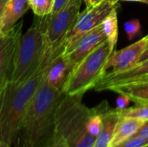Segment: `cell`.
Here are the masks:
<instances>
[{"instance_id": "obj_14", "label": "cell", "mask_w": 148, "mask_h": 147, "mask_svg": "<svg viewBox=\"0 0 148 147\" xmlns=\"http://www.w3.org/2000/svg\"><path fill=\"white\" fill-rule=\"evenodd\" d=\"M121 120L120 111L109 107L106 108L102 116V126L99 135L96 138L94 147H111L114 134Z\"/></svg>"}, {"instance_id": "obj_19", "label": "cell", "mask_w": 148, "mask_h": 147, "mask_svg": "<svg viewBox=\"0 0 148 147\" xmlns=\"http://www.w3.org/2000/svg\"><path fill=\"white\" fill-rule=\"evenodd\" d=\"M119 111L121 117H130L143 121L148 120V104H137L134 107Z\"/></svg>"}, {"instance_id": "obj_29", "label": "cell", "mask_w": 148, "mask_h": 147, "mask_svg": "<svg viewBox=\"0 0 148 147\" xmlns=\"http://www.w3.org/2000/svg\"><path fill=\"white\" fill-rule=\"evenodd\" d=\"M120 1H125V2H136V3H143L148 4V0H120Z\"/></svg>"}, {"instance_id": "obj_31", "label": "cell", "mask_w": 148, "mask_h": 147, "mask_svg": "<svg viewBox=\"0 0 148 147\" xmlns=\"http://www.w3.org/2000/svg\"><path fill=\"white\" fill-rule=\"evenodd\" d=\"M111 1H113L114 3H118V2H119L120 0H111Z\"/></svg>"}, {"instance_id": "obj_13", "label": "cell", "mask_w": 148, "mask_h": 147, "mask_svg": "<svg viewBox=\"0 0 148 147\" xmlns=\"http://www.w3.org/2000/svg\"><path fill=\"white\" fill-rule=\"evenodd\" d=\"M29 9L28 0H8L0 16V36L7 34Z\"/></svg>"}, {"instance_id": "obj_3", "label": "cell", "mask_w": 148, "mask_h": 147, "mask_svg": "<svg viewBox=\"0 0 148 147\" xmlns=\"http://www.w3.org/2000/svg\"><path fill=\"white\" fill-rule=\"evenodd\" d=\"M82 96L63 94L55 113L54 135L65 147H94L96 137L87 129L91 109L82 102Z\"/></svg>"}, {"instance_id": "obj_8", "label": "cell", "mask_w": 148, "mask_h": 147, "mask_svg": "<svg viewBox=\"0 0 148 147\" xmlns=\"http://www.w3.org/2000/svg\"><path fill=\"white\" fill-rule=\"evenodd\" d=\"M23 22L0 36V91L10 79L16 46L22 35Z\"/></svg>"}, {"instance_id": "obj_32", "label": "cell", "mask_w": 148, "mask_h": 147, "mask_svg": "<svg viewBox=\"0 0 148 147\" xmlns=\"http://www.w3.org/2000/svg\"><path fill=\"white\" fill-rule=\"evenodd\" d=\"M141 147H148V144L147 145H145V146H141Z\"/></svg>"}, {"instance_id": "obj_5", "label": "cell", "mask_w": 148, "mask_h": 147, "mask_svg": "<svg viewBox=\"0 0 148 147\" xmlns=\"http://www.w3.org/2000/svg\"><path fill=\"white\" fill-rule=\"evenodd\" d=\"M114 48L106 40L78 65H76L63 89V94L72 96L83 94L95 87L106 74V64Z\"/></svg>"}, {"instance_id": "obj_6", "label": "cell", "mask_w": 148, "mask_h": 147, "mask_svg": "<svg viewBox=\"0 0 148 147\" xmlns=\"http://www.w3.org/2000/svg\"><path fill=\"white\" fill-rule=\"evenodd\" d=\"M83 0H71L64 8L45 17L43 67L62 53L63 42L80 14Z\"/></svg>"}, {"instance_id": "obj_4", "label": "cell", "mask_w": 148, "mask_h": 147, "mask_svg": "<svg viewBox=\"0 0 148 147\" xmlns=\"http://www.w3.org/2000/svg\"><path fill=\"white\" fill-rule=\"evenodd\" d=\"M44 23L45 17H39L20 36L10 79L14 84H19L28 80L39 68H43Z\"/></svg>"}, {"instance_id": "obj_26", "label": "cell", "mask_w": 148, "mask_h": 147, "mask_svg": "<svg viewBox=\"0 0 148 147\" xmlns=\"http://www.w3.org/2000/svg\"><path fill=\"white\" fill-rule=\"evenodd\" d=\"M83 1H85L87 7H95L96 5L102 3L106 0H83Z\"/></svg>"}, {"instance_id": "obj_28", "label": "cell", "mask_w": 148, "mask_h": 147, "mask_svg": "<svg viewBox=\"0 0 148 147\" xmlns=\"http://www.w3.org/2000/svg\"><path fill=\"white\" fill-rule=\"evenodd\" d=\"M7 2H8V0H0V16L2 15V12H3Z\"/></svg>"}, {"instance_id": "obj_1", "label": "cell", "mask_w": 148, "mask_h": 147, "mask_svg": "<svg viewBox=\"0 0 148 147\" xmlns=\"http://www.w3.org/2000/svg\"><path fill=\"white\" fill-rule=\"evenodd\" d=\"M63 94L42 76L11 146H45L54 135L55 113Z\"/></svg>"}, {"instance_id": "obj_30", "label": "cell", "mask_w": 148, "mask_h": 147, "mask_svg": "<svg viewBox=\"0 0 148 147\" xmlns=\"http://www.w3.org/2000/svg\"><path fill=\"white\" fill-rule=\"evenodd\" d=\"M0 147H12V146H10L9 144L5 143V142L0 141Z\"/></svg>"}, {"instance_id": "obj_22", "label": "cell", "mask_w": 148, "mask_h": 147, "mask_svg": "<svg viewBox=\"0 0 148 147\" xmlns=\"http://www.w3.org/2000/svg\"><path fill=\"white\" fill-rule=\"evenodd\" d=\"M131 100L125 94H120L119 96L117 97L116 101H115V104H116V109L118 110H123L126 109L129 103H130Z\"/></svg>"}, {"instance_id": "obj_18", "label": "cell", "mask_w": 148, "mask_h": 147, "mask_svg": "<svg viewBox=\"0 0 148 147\" xmlns=\"http://www.w3.org/2000/svg\"><path fill=\"white\" fill-rule=\"evenodd\" d=\"M29 8L37 17H46L52 13L55 0H28Z\"/></svg>"}, {"instance_id": "obj_23", "label": "cell", "mask_w": 148, "mask_h": 147, "mask_svg": "<svg viewBox=\"0 0 148 147\" xmlns=\"http://www.w3.org/2000/svg\"><path fill=\"white\" fill-rule=\"evenodd\" d=\"M71 0H55V4H54V8H53V10H52L51 14H55V13L58 12L59 10H61Z\"/></svg>"}, {"instance_id": "obj_21", "label": "cell", "mask_w": 148, "mask_h": 147, "mask_svg": "<svg viewBox=\"0 0 148 147\" xmlns=\"http://www.w3.org/2000/svg\"><path fill=\"white\" fill-rule=\"evenodd\" d=\"M147 144V138H145L140 135H134L130 137L129 139H126L125 141L113 147H141Z\"/></svg>"}, {"instance_id": "obj_20", "label": "cell", "mask_w": 148, "mask_h": 147, "mask_svg": "<svg viewBox=\"0 0 148 147\" xmlns=\"http://www.w3.org/2000/svg\"><path fill=\"white\" fill-rule=\"evenodd\" d=\"M125 31L129 41L134 39L140 30V22L139 19H132L125 23L124 24Z\"/></svg>"}, {"instance_id": "obj_17", "label": "cell", "mask_w": 148, "mask_h": 147, "mask_svg": "<svg viewBox=\"0 0 148 147\" xmlns=\"http://www.w3.org/2000/svg\"><path fill=\"white\" fill-rule=\"evenodd\" d=\"M101 27L107 37L108 42L112 47L115 49L118 40V17L115 7L104 18L103 22L101 24Z\"/></svg>"}, {"instance_id": "obj_15", "label": "cell", "mask_w": 148, "mask_h": 147, "mask_svg": "<svg viewBox=\"0 0 148 147\" xmlns=\"http://www.w3.org/2000/svg\"><path fill=\"white\" fill-rule=\"evenodd\" d=\"M108 91L125 94L136 104H148V79L114 86Z\"/></svg>"}, {"instance_id": "obj_11", "label": "cell", "mask_w": 148, "mask_h": 147, "mask_svg": "<svg viewBox=\"0 0 148 147\" xmlns=\"http://www.w3.org/2000/svg\"><path fill=\"white\" fill-rule=\"evenodd\" d=\"M106 40L107 37L100 25L80 38L73 47L63 55L73 68H75Z\"/></svg>"}, {"instance_id": "obj_12", "label": "cell", "mask_w": 148, "mask_h": 147, "mask_svg": "<svg viewBox=\"0 0 148 147\" xmlns=\"http://www.w3.org/2000/svg\"><path fill=\"white\" fill-rule=\"evenodd\" d=\"M74 68L62 53L42 68V78L53 88L63 93Z\"/></svg>"}, {"instance_id": "obj_10", "label": "cell", "mask_w": 148, "mask_h": 147, "mask_svg": "<svg viewBox=\"0 0 148 147\" xmlns=\"http://www.w3.org/2000/svg\"><path fill=\"white\" fill-rule=\"evenodd\" d=\"M147 42L148 35H147L123 49L114 50L106 64V73L110 68L113 70L109 72L124 71L138 63L142 53L145 50Z\"/></svg>"}, {"instance_id": "obj_16", "label": "cell", "mask_w": 148, "mask_h": 147, "mask_svg": "<svg viewBox=\"0 0 148 147\" xmlns=\"http://www.w3.org/2000/svg\"><path fill=\"white\" fill-rule=\"evenodd\" d=\"M144 122L145 121L134 118L121 117V120L117 125L115 133L114 134L111 147L125 141L126 139L136 134V133L139 131Z\"/></svg>"}, {"instance_id": "obj_2", "label": "cell", "mask_w": 148, "mask_h": 147, "mask_svg": "<svg viewBox=\"0 0 148 147\" xmlns=\"http://www.w3.org/2000/svg\"><path fill=\"white\" fill-rule=\"evenodd\" d=\"M42 68H39L28 80L19 84L9 81L0 91V141L12 146L42 80Z\"/></svg>"}, {"instance_id": "obj_7", "label": "cell", "mask_w": 148, "mask_h": 147, "mask_svg": "<svg viewBox=\"0 0 148 147\" xmlns=\"http://www.w3.org/2000/svg\"><path fill=\"white\" fill-rule=\"evenodd\" d=\"M115 5L113 1L106 0L95 7H86L82 12H80L63 42L62 54L67 53L83 36L99 27Z\"/></svg>"}, {"instance_id": "obj_24", "label": "cell", "mask_w": 148, "mask_h": 147, "mask_svg": "<svg viewBox=\"0 0 148 147\" xmlns=\"http://www.w3.org/2000/svg\"><path fill=\"white\" fill-rule=\"evenodd\" d=\"M44 147H65L61 139H59L57 137L53 135V137L50 139V140L47 143V145Z\"/></svg>"}, {"instance_id": "obj_25", "label": "cell", "mask_w": 148, "mask_h": 147, "mask_svg": "<svg viewBox=\"0 0 148 147\" xmlns=\"http://www.w3.org/2000/svg\"><path fill=\"white\" fill-rule=\"evenodd\" d=\"M134 135H140V136H142V137L148 139V120L144 122V124L141 126V127L139 129V131Z\"/></svg>"}, {"instance_id": "obj_27", "label": "cell", "mask_w": 148, "mask_h": 147, "mask_svg": "<svg viewBox=\"0 0 148 147\" xmlns=\"http://www.w3.org/2000/svg\"><path fill=\"white\" fill-rule=\"evenodd\" d=\"M147 58H148V42H147V43L146 48H145V50H144V52L142 53V55H141V56H140V61H139V62H142V61H144V60H146V59H147Z\"/></svg>"}, {"instance_id": "obj_9", "label": "cell", "mask_w": 148, "mask_h": 147, "mask_svg": "<svg viewBox=\"0 0 148 147\" xmlns=\"http://www.w3.org/2000/svg\"><path fill=\"white\" fill-rule=\"evenodd\" d=\"M148 79V58L136 63L132 68L121 72H107L94 88L98 92L110 88Z\"/></svg>"}]
</instances>
